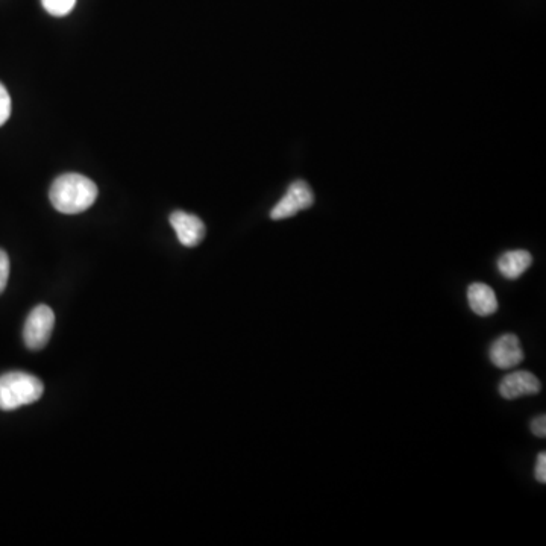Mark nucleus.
Masks as SVG:
<instances>
[{"instance_id": "nucleus-1", "label": "nucleus", "mask_w": 546, "mask_h": 546, "mask_svg": "<svg viewBox=\"0 0 546 546\" xmlns=\"http://www.w3.org/2000/svg\"><path fill=\"white\" fill-rule=\"evenodd\" d=\"M98 186L87 176L64 173L52 184L49 199L55 210L63 214H79L95 204Z\"/></svg>"}, {"instance_id": "nucleus-2", "label": "nucleus", "mask_w": 546, "mask_h": 546, "mask_svg": "<svg viewBox=\"0 0 546 546\" xmlns=\"http://www.w3.org/2000/svg\"><path fill=\"white\" fill-rule=\"evenodd\" d=\"M41 380L25 372H10L0 377V410L11 412L23 405L34 404L43 396Z\"/></svg>"}, {"instance_id": "nucleus-3", "label": "nucleus", "mask_w": 546, "mask_h": 546, "mask_svg": "<svg viewBox=\"0 0 546 546\" xmlns=\"http://www.w3.org/2000/svg\"><path fill=\"white\" fill-rule=\"evenodd\" d=\"M55 314L48 305H38L29 313L23 328V340L32 351H40L51 340Z\"/></svg>"}, {"instance_id": "nucleus-4", "label": "nucleus", "mask_w": 546, "mask_h": 546, "mask_svg": "<svg viewBox=\"0 0 546 546\" xmlns=\"http://www.w3.org/2000/svg\"><path fill=\"white\" fill-rule=\"evenodd\" d=\"M314 204V195L305 181H295L280 202L270 211L273 220L289 219L299 211L307 210Z\"/></svg>"}, {"instance_id": "nucleus-5", "label": "nucleus", "mask_w": 546, "mask_h": 546, "mask_svg": "<svg viewBox=\"0 0 546 546\" xmlns=\"http://www.w3.org/2000/svg\"><path fill=\"white\" fill-rule=\"evenodd\" d=\"M490 361L493 366L503 371L516 368L525 358L524 349H522L521 340L516 334H503L498 337L490 346Z\"/></svg>"}, {"instance_id": "nucleus-6", "label": "nucleus", "mask_w": 546, "mask_h": 546, "mask_svg": "<svg viewBox=\"0 0 546 546\" xmlns=\"http://www.w3.org/2000/svg\"><path fill=\"white\" fill-rule=\"evenodd\" d=\"M170 225L176 231L179 243L186 248H195L205 237V225L195 214L175 211L170 214Z\"/></svg>"}, {"instance_id": "nucleus-7", "label": "nucleus", "mask_w": 546, "mask_h": 546, "mask_svg": "<svg viewBox=\"0 0 546 546\" xmlns=\"http://www.w3.org/2000/svg\"><path fill=\"white\" fill-rule=\"evenodd\" d=\"M542 390L539 378L528 371H516L507 375L499 383V395L504 399L524 398V396H533Z\"/></svg>"}, {"instance_id": "nucleus-8", "label": "nucleus", "mask_w": 546, "mask_h": 546, "mask_svg": "<svg viewBox=\"0 0 546 546\" xmlns=\"http://www.w3.org/2000/svg\"><path fill=\"white\" fill-rule=\"evenodd\" d=\"M468 302L477 316H492L498 310V299L492 287L484 283H474L468 289Z\"/></svg>"}, {"instance_id": "nucleus-9", "label": "nucleus", "mask_w": 546, "mask_h": 546, "mask_svg": "<svg viewBox=\"0 0 546 546\" xmlns=\"http://www.w3.org/2000/svg\"><path fill=\"white\" fill-rule=\"evenodd\" d=\"M533 263L530 252L524 249H516L501 255L498 260V270L507 280H518Z\"/></svg>"}, {"instance_id": "nucleus-10", "label": "nucleus", "mask_w": 546, "mask_h": 546, "mask_svg": "<svg viewBox=\"0 0 546 546\" xmlns=\"http://www.w3.org/2000/svg\"><path fill=\"white\" fill-rule=\"evenodd\" d=\"M41 4L51 16L64 17L75 8L76 0H41Z\"/></svg>"}, {"instance_id": "nucleus-11", "label": "nucleus", "mask_w": 546, "mask_h": 546, "mask_svg": "<svg viewBox=\"0 0 546 546\" xmlns=\"http://www.w3.org/2000/svg\"><path fill=\"white\" fill-rule=\"evenodd\" d=\"M11 116V96L5 85L0 82V126L5 125Z\"/></svg>"}, {"instance_id": "nucleus-12", "label": "nucleus", "mask_w": 546, "mask_h": 546, "mask_svg": "<svg viewBox=\"0 0 546 546\" xmlns=\"http://www.w3.org/2000/svg\"><path fill=\"white\" fill-rule=\"evenodd\" d=\"M8 278H10V258L4 249H0V295L7 289Z\"/></svg>"}, {"instance_id": "nucleus-13", "label": "nucleus", "mask_w": 546, "mask_h": 546, "mask_svg": "<svg viewBox=\"0 0 546 546\" xmlns=\"http://www.w3.org/2000/svg\"><path fill=\"white\" fill-rule=\"evenodd\" d=\"M534 475H536V480L539 483H546V454L545 452H540L537 455L536 469H534Z\"/></svg>"}, {"instance_id": "nucleus-14", "label": "nucleus", "mask_w": 546, "mask_h": 546, "mask_svg": "<svg viewBox=\"0 0 546 546\" xmlns=\"http://www.w3.org/2000/svg\"><path fill=\"white\" fill-rule=\"evenodd\" d=\"M531 431H533L534 436L540 437V439H545L546 437V416L540 415L531 422Z\"/></svg>"}]
</instances>
